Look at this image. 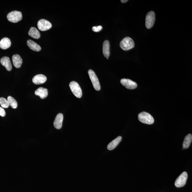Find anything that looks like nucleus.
Returning a JSON list of instances; mask_svg holds the SVG:
<instances>
[{"label": "nucleus", "instance_id": "nucleus-19", "mask_svg": "<svg viewBox=\"0 0 192 192\" xmlns=\"http://www.w3.org/2000/svg\"><path fill=\"white\" fill-rule=\"evenodd\" d=\"M28 34V35L31 36L32 38L37 39L39 38L41 36L39 31L35 27H31L30 28Z\"/></svg>", "mask_w": 192, "mask_h": 192}, {"label": "nucleus", "instance_id": "nucleus-14", "mask_svg": "<svg viewBox=\"0 0 192 192\" xmlns=\"http://www.w3.org/2000/svg\"><path fill=\"white\" fill-rule=\"evenodd\" d=\"M122 139L121 136H118V137L116 138L115 139L110 142L107 146V148L108 150H112L115 149L118 145L121 142Z\"/></svg>", "mask_w": 192, "mask_h": 192}, {"label": "nucleus", "instance_id": "nucleus-20", "mask_svg": "<svg viewBox=\"0 0 192 192\" xmlns=\"http://www.w3.org/2000/svg\"><path fill=\"white\" fill-rule=\"evenodd\" d=\"M192 141V135L191 134H189L186 136L183 143V148L184 149L188 148L191 144Z\"/></svg>", "mask_w": 192, "mask_h": 192}, {"label": "nucleus", "instance_id": "nucleus-1", "mask_svg": "<svg viewBox=\"0 0 192 192\" xmlns=\"http://www.w3.org/2000/svg\"><path fill=\"white\" fill-rule=\"evenodd\" d=\"M138 118L140 121L143 123L151 124L154 123V120L153 116L150 114L146 112H143L138 115Z\"/></svg>", "mask_w": 192, "mask_h": 192}, {"label": "nucleus", "instance_id": "nucleus-10", "mask_svg": "<svg viewBox=\"0 0 192 192\" xmlns=\"http://www.w3.org/2000/svg\"><path fill=\"white\" fill-rule=\"evenodd\" d=\"M46 80V77L42 74L35 75L32 79L33 83L37 85L42 84L45 82Z\"/></svg>", "mask_w": 192, "mask_h": 192}, {"label": "nucleus", "instance_id": "nucleus-4", "mask_svg": "<svg viewBox=\"0 0 192 192\" xmlns=\"http://www.w3.org/2000/svg\"><path fill=\"white\" fill-rule=\"evenodd\" d=\"M69 87L74 95L80 98L82 95V91L78 84L75 81H72L69 84Z\"/></svg>", "mask_w": 192, "mask_h": 192}, {"label": "nucleus", "instance_id": "nucleus-13", "mask_svg": "<svg viewBox=\"0 0 192 192\" xmlns=\"http://www.w3.org/2000/svg\"><path fill=\"white\" fill-rule=\"evenodd\" d=\"M35 94L36 95L39 96L41 98L44 99L48 97V90L44 88L40 87L36 90Z\"/></svg>", "mask_w": 192, "mask_h": 192}, {"label": "nucleus", "instance_id": "nucleus-7", "mask_svg": "<svg viewBox=\"0 0 192 192\" xmlns=\"http://www.w3.org/2000/svg\"><path fill=\"white\" fill-rule=\"evenodd\" d=\"M155 21V14L154 11H150L147 14L146 26L147 29H150L154 25Z\"/></svg>", "mask_w": 192, "mask_h": 192}, {"label": "nucleus", "instance_id": "nucleus-5", "mask_svg": "<svg viewBox=\"0 0 192 192\" xmlns=\"http://www.w3.org/2000/svg\"><path fill=\"white\" fill-rule=\"evenodd\" d=\"M90 78L92 83L93 87L95 90L99 91L101 89V85L98 79L97 75H96L94 71L91 69H90L88 71Z\"/></svg>", "mask_w": 192, "mask_h": 192}, {"label": "nucleus", "instance_id": "nucleus-2", "mask_svg": "<svg viewBox=\"0 0 192 192\" xmlns=\"http://www.w3.org/2000/svg\"><path fill=\"white\" fill-rule=\"evenodd\" d=\"M134 43L131 38L127 37L120 43V46L122 50L127 51L134 48Z\"/></svg>", "mask_w": 192, "mask_h": 192}, {"label": "nucleus", "instance_id": "nucleus-15", "mask_svg": "<svg viewBox=\"0 0 192 192\" xmlns=\"http://www.w3.org/2000/svg\"><path fill=\"white\" fill-rule=\"evenodd\" d=\"M12 61H13L14 66L16 68H20L22 66V60L21 57L19 55L17 54L14 55L12 57Z\"/></svg>", "mask_w": 192, "mask_h": 192}, {"label": "nucleus", "instance_id": "nucleus-23", "mask_svg": "<svg viewBox=\"0 0 192 192\" xmlns=\"http://www.w3.org/2000/svg\"><path fill=\"white\" fill-rule=\"evenodd\" d=\"M103 28V27L101 25L97 26H93L92 28V30L93 31L95 32H99L102 30Z\"/></svg>", "mask_w": 192, "mask_h": 192}, {"label": "nucleus", "instance_id": "nucleus-25", "mask_svg": "<svg viewBox=\"0 0 192 192\" xmlns=\"http://www.w3.org/2000/svg\"><path fill=\"white\" fill-rule=\"evenodd\" d=\"M122 3H125L128 1L127 0H121V1Z\"/></svg>", "mask_w": 192, "mask_h": 192}, {"label": "nucleus", "instance_id": "nucleus-17", "mask_svg": "<svg viewBox=\"0 0 192 192\" xmlns=\"http://www.w3.org/2000/svg\"><path fill=\"white\" fill-rule=\"evenodd\" d=\"M27 44L28 45L31 49L35 51H40L41 50V47L36 42L33 41L29 40L27 41Z\"/></svg>", "mask_w": 192, "mask_h": 192}, {"label": "nucleus", "instance_id": "nucleus-18", "mask_svg": "<svg viewBox=\"0 0 192 192\" xmlns=\"http://www.w3.org/2000/svg\"><path fill=\"white\" fill-rule=\"evenodd\" d=\"M110 43L109 41L105 40L103 44V54L104 56L108 59L110 56Z\"/></svg>", "mask_w": 192, "mask_h": 192}, {"label": "nucleus", "instance_id": "nucleus-11", "mask_svg": "<svg viewBox=\"0 0 192 192\" xmlns=\"http://www.w3.org/2000/svg\"><path fill=\"white\" fill-rule=\"evenodd\" d=\"M63 116L62 114L59 113L56 116L54 122L55 128L57 129H60L62 128Z\"/></svg>", "mask_w": 192, "mask_h": 192}, {"label": "nucleus", "instance_id": "nucleus-9", "mask_svg": "<svg viewBox=\"0 0 192 192\" xmlns=\"http://www.w3.org/2000/svg\"><path fill=\"white\" fill-rule=\"evenodd\" d=\"M122 85L128 89H134L137 87V84L134 81L127 79H122L120 81Z\"/></svg>", "mask_w": 192, "mask_h": 192}, {"label": "nucleus", "instance_id": "nucleus-12", "mask_svg": "<svg viewBox=\"0 0 192 192\" xmlns=\"http://www.w3.org/2000/svg\"><path fill=\"white\" fill-rule=\"evenodd\" d=\"M1 64L5 67L6 69L10 71L12 70V66L11 60L8 57H4L1 59Z\"/></svg>", "mask_w": 192, "mask_h": 192}, {"label": "nucleus", "instance_id": "nucleus-6", "mask_svg": "<svg viewBox=\"0 0 192 192\" xmlns=\"http://www.w3.org/2000/svg\"><path fill=\"white\" fill-rule=\"evenodd\" d=\"M188 177L187 174V172H183L180 175L176 180L175 185L176 187H183L186 184Z\"/></svg>", "mask_w": 192, "mask_h": 192}, {"label": "nucleus", "instance_id": "nucleus-8", "mask_svg": "<svg viewBox=\"0 0 192 192\" xmlns=\"http://www.w3.org/2000/svg\"><path fill=\"white\" fill-rule=\"evenodd\" d=\"M52 26V24L51 22L45 19H41L38 22V28L42 31H45L50 29L51 28Z\"/></svg>", "mask_w": 192, "mask_h": 192}, {"label": "nucleus", "instance_id": "nucleus-21", "mask_svg": "<svg viewBox=\"0 0 192 192\" xmlns=\"http://www.w3.org/2000/svg\"><path fill=\"white\" fill-rule=\"evenodd\" d=\"M7 101L8 102L9 105L13 108L16 109L18 107V103L17 101L11 96H9L7 98Z\"/></svg>", "mask_w": 192, "mask_h": 192}, {"label": "nucleus", "instance_id": "nucleus-22", "mask_svg": "<svg viewBox=\"0 0 192 192\" xmlns=\"http://www.w3.org/2000/svg\"><path fill=\"white\" fill-rule=\"evenodd\" d=\"M0 105H1L2 107L3 108H7L9 106V104L7 100L3 97L0 98Z\"/></svg>", "mask_w": 192, "mask_h": 192}, {"label": "nucleus", "instance_id": "nucleus-16", "mask_svg": "<svg viewBox=\"0 0 192 192\" xmlns=\"http://www.w3.org/2000/svg\"><path fill=\"white\" fill-rule=\"evenodd\" d=\"M11 42L9 38H4L0 41V48L3 50H6L11 46Z\"/></svg>", "mask_w": 192, "mask_h": 192}, {"label": "nucleus", "instance_id": "nucleus-3", "mask_svg": "<svg viewBox=\"0 0 192 192\" xmlns=\"http://www.w3.org/2000/svg\"><path fill=\"white\" fill-rule=\"evenodd\" d=\"M7 18L9 22L17 23L22 19V12L18 11L12 12L8 14Z\"/></svg>", "mask_w": 192, "mask_h": 192}, {"label": "nucleus", "instance_id": "nucleus-24", "mask_svg": "<svg viewBox=\"0 0 192 192\" xmlns=\"http://www.w3.org/2000/svg\"><path fill=\"white\" fill-rule=\"evenodd\" d=\"M5 112L3 108L0 107V116L4 117L5 115Z\"/></svg>", "mask_w": 192, "mask_h": 192}]
</instances>
